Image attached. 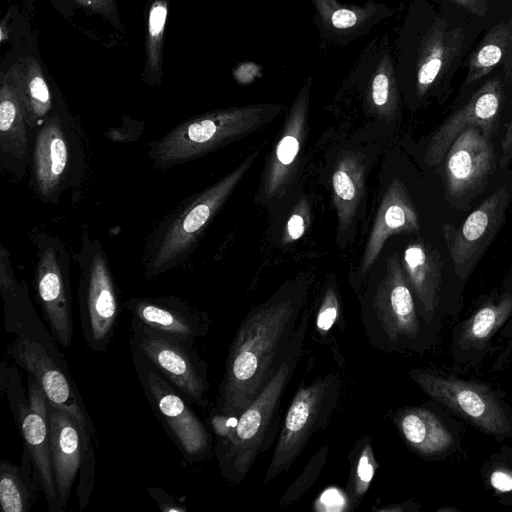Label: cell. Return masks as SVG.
<instances>
[{
  "label": "cell",
  "mask_w": 512,
  "mask_h": 512,
  "mask_svg": "<svg viewBox=\"0 0 512 512\" xmlns=\"http://www.w3.org/2000/svg\"><path fill=\"white\" fill-rule=\"evenodd\" d=\"M306 296L280 290L250 309L231 342L214 411L237 418L273 376L299 324Z\"/></svg>",
  "instance_id": "cell-1"
},
{
  "label": "cell",
  "mask_w": 512,
  "mask_h": 512,
  "mask_svg": "<svg viewBox=\"0 0 512 512\" xmlns=\"http://www.w3.org/2000/svg\"><path fill=\"white\" fill-rule=\"evenodd\" d=\"M309 321L310 314L303 310L288 351L273 376L226 433L217 438L215 456L220 472L233 484L245 479L272 442L281 399L300 361Z\"/></svg>",
  "instance_id": "cell-2"
},
{
  "label": "cell",
  "mask_w": 512,
  "mask_h": 512,
  "mask_svg": "<svg viewBox=\"0 0 512 512\" xmlns=\"http://www.w3.org/2000/svg\"><path fill=\"white\" fill-rule=\"evenodd\" d=\"M278 110L275 105H250L189 119L152 142L148 157L158 169H169L189 162L259 129Z\"/></svg>",
  "instance_id": "cell-3"
},
{
  "label": "cell",
  "mask_w": 512,
  "mask_h": 512,
  "mask_svg": "<svg viewBox=\"0 0 512 512\" xmlns=\"http://www.w3.org/2000/svg\"><path fill=\"white\" fill-rule=\"evenodd\" d=\"M422 317L397 255L361 300L365 336L377 350L393 353L414 348L422 334Z\"/></svg>",
  "instance_id": "cell-4"
},
{
  "label": "cell",
  "mask_w": 512,
  "mask_h": 512,
  "mask_svg": "<svg viewBox=\"0 0 512 512\" xmlns=\"http://www.w3.org/2000/svg\"><path fill=\"white\" fill-rule=\"evenodd\" d=\"M258 151L164 220L153 235L146 258V275L156 277L182 263L200 235L253 165Z\"/></svg>",
  "instance_id": "cell-5"
},
{
  "label": "cell",
  "mask_w": 512,
  "mask_h": 512,
  "mask_svg": "<svg viewBox=\"0 0 512 512\" xmlns=\"http://www.w3.org/2000/svg\"><path fill=\"white\" fill-rule=\"evenodd\" d=\"M79 316L86 345L104 352L114 336L120 311L118 290L107 255L97 238L84 232L76 255Z\"/></svg>",
  "instance_id": "cell-6"
},
{
  "label": "cell",
  "mask_w": 512,
  "mask_h": 512,
  "mask_svg": "<svg viewBox=\"0 0 512 512\" xmlns=\"http://www.w3.org/2000/svg\"><path fill=\"white\" fill-rule=\"evenodd\" d=\"M340 393L341 383L336 373L323 375L308 385L299 386L279 431L264 483L286 472L312 436L326 427Z\"/></svg>",
  "instance_id": "cell-7"
},
{
  "label": "cell",
  "mask_w": 512,
  "mask_h": 512,
  "mask_svg": "<svg viewBox=\"0 0 512 512\" xmlns=\"http://www.w3.org/2000/svg\"><path fill=\"white\" fill-rule=\"evenodd\" d=\"M83 154L76 128L52 115L34 131L30 184L45 203H57L61 194L83 176Z\"/></svg>",
  "instance_id": "cell-8"
},
{
  "label": "cell",
  "mask_w": 512,
  "mask_h": 512,
  "mask_svg": "<svg viewBox=\"0 0 512 512\" xmlns=\"http://www.w3.org/2000/svg\"><path fill=\"white\" fill-rule=\"evenodd\" d=\"M130 327L134 351L147 359L189 403L206 407L208 366L193 344L154 329L135 317H132Z\"/></svg>",
  "instance_id": "cell-9"
},
{
  "label": "cell",
  "mask_w": 512,
  "mask_h": 512,
  "mask_svg": "<svg viewBox=\"0 0 512 512\" xmlns=\"http://www.w3.org/2000/svg\"><path fill=\"white\" fill-rule=\"evenodd\" d=\"M133 358L152 410L186 460L195 463L206 458L212 448L211 435L188 400L142 355L134 351Z\"/></svg>",
  "instance_id": "cell-10"
},
{
  "label": "cell",
  "mask_w": 512,
  "mask_h": 512,
  "mask_svg": "<svg viewBox=\"0 0 512 512\" xmlns=\"http://www.w3.org/2000/svg\"><path fill=\"white\" fill-rule=\"evenodd\" d=\"M34 242L36 297L53 339L67 348L74 332L69 255L65 244L56 236L38 233Z\"/></svg>",
  "instance_id": "cell-11"
},
{
  "label": "cell",
  "mask_w": 512,
  "mask_h": 512,
  "mask_svg": "<svg viewBox=\"0 0 512 512\" xmlns=\"http://www.w3.org/2000/svg\"><path fill=\"white\" fill-rule=\"evenodd\" d=\"M410 376L428 396L483 432L495 436L511 432L504 408L487 387L424 370L414 369Z\"/></svg>",
  "instance_id": "cell-12"
},
{
  "label": "cell",
  "mask_w": 512,
  "mask_h": 512,
  "mask_svg": "<svg viewBox=\"0 0 512 512\" xmlns=\"http://www.w3.org/2000/svg\"><path fill=\"white\" fill-rule=\"evenodd\" d=\"M8 354L37 381L48 402L72 416L96 442L89 414L63 358L53 354L43 344L24 336L16 337L8 346Z\"/></svg>",
  "instance_id": "cell-13"
},
{
  "label": "cell",
  "mask_w": 512,
  "mask_h": 512,
  "mask_svg": "<svg viewBox=\"0 0 512 512\" xmlns=\"http://www.w3.org/2000/svg\"><path fill=\"white\" fill-rule=\"evenodd\" d=\"M512 188L502 185L473 210L459 228L444 224L443 234L456 274L465 281L505 221Z\"/></svg>",
  "instance_id": "cell-14"
},
{
  "label": "cell",
  "mask_w": 512,
  "mask_h": 512,
  "mask_svg": "<svg viewBox=\"0 0 512 512\" xmlns=\"http://www.w3.org/2000/svg\"><path fill=\"white\" fill-rule=\"evenodd\" d=\"M11 409L21 431L24 446L27 448L37 479L45 494L51 512H62L50 457V433L48 420V400L37 383L28 375V399L22 394L7 388Z\"/></svg>",
  "instance_id": "cell-15"
},
{
  "label": "cell",
  "mask_w": 512,
  "mask_h": 512,
  "mask_svg": "<svg viewBox=\"0 0 512 512\" xmlns=\"http://www.w3.org/2000/svg\"><path fill=\"white\" fill-rule=\"evenodd\" d=\"M496 165L490 138L477 127L465 129L446 154L445 194L455 206H466L480 193Z\"/></svg>",
  "instance_id": "cell-16"
},
{
  "label": "cell",
  "mask_w": 512,
  "mask_h": 512,
  "mask_svg": "<svg viewBox=\"0 0 512 512\" xmlns=\"http://www.w3.org/2000/svg\"><path fill=\"white\" fill-rule=\"evenodd\" d=\"M504 99L500 77L488 79L461 109L448 117L434 132L427 146L425 163L428 166L438 165L455 139L467 128L477 127L486 137L491 138L497 130Z\"/></svg>",
  "instance_id": "cell-17"
},
{
  "label": "cell",
  "mask_w": 512,
  "mask_h": 512,
  "mask_svg": "<svg viewBox=\"0 0 512 512\" xmlns=\"http://www.w3.org/2000/svg\"><path fill=\"white\" fill-rule=\"evenodd\" d=\"M50 457L59 504L64 510L84 453L95 440L65 411L48 404Z\"/></svg>",
  "instance_id": "cell-18"
},
{
  "label": "cell",
  "mask_w": 512,
  "mask_h": 512,
  "mask_svg": "<svg viewBox=\"0 0 512 512\" xmlns=\"http://www.w3.org/2000/svg\"><path fill=\"white\" fill-rule=\"evenodd\" d=\"M126 307L144 324L191 344L204 337L211 326L204 311L175 296L131 298Z\"/></svg>",
  "instance_id": "cell-19"
},
{
  "label": "cell",
  "mask_w": 512,
  "mask_h": 512,
  "mask_svg": "<svg viewBox=\"0 0 512 512\" xmlns=\"http://www.w3.org/2000/svg\"><path fill=\"white\" fill-rule=\"evenodd\" d=\"M29 131L23 95L4 86L0 102V164L16 179L26 174L30 164Z\"/></svg>",
  "instance_id": "cell-20"
},
{
  "label": "cell",
  "mask_w": 512,
  "mask_h": 512,
  "mask_svg": "<svg viewBox=\"0 0 512 512\" xmlns=\"http://www.w3.org/2000/svg\"><path fill=\"white\" fill-rule=\"evenodd\" d=\"M418 214L400 181L394 180L380 203L372 231L361 261L365 275L377 260L386 240L398 233L417 232Z\"/></svg>",
  "instance_id": "cell-21"
},
{
  "label": "cell",
  "mask_w": 512,
  "mask_h": 512,
  "mask_svg": "<svg viewBox=\"0 0 512 512\" xmlns=\"http://www.w3.org/2000/svg\"><path fill=\"white\" fill-rule=\"evenodd\" d=\"M465 47L460 28L437 22L424 39L417 72L418 92L425 94L456 68Z\"/></svg>",
  "instance_id": "cell-22"
},
{
  "label": "cell",
  "mask_w": 512,
  "mask_h": 512,
  "mask_svg": "<svg viewBox=\"0 0 512 512\" xmlns=\"http://www.w3.org/2000/svg\"><path fill=\"white\" fill-rule=\"evenodd\" d=\"M402 266L425 323L435 316L442 283L443 262L440 253L430 246L415 242L406 247Z\"/></svg>",
  "instance_id": "cell-23"
},
{
  "label": "cell",
  "mask_w": 512,
  "mask_h": 512,
  "mask_svg": "<svg viewBox=\"0 0 512 512\" xmlns=\"http://www.w3.org/2000/svg\"><path fill=\"white\" fill-rule=\"evenodd\" d=\"M395 423L407 445L421 456L441 455L454 443L444 423L426 408L401 409L395 415Z\"/></svg>",
  "instance_id": "cell-24"
},
{
  "label": "cell",
  "mask_w": 512,
  "mask_h": 512,
  "mask_svg": "<svg viewBox=\"0 0 512 512\" xmlns=\"http://www.w3.org/2000/svg\"><path fill=\"white\" fill-rule=\"evenodd\" d=\"M306 96L301 95L291 110L282 137L267 166L263 180V190L267 198L274 196L285 184L294 163L304 133L306 121Z\"/></svg>",
  "instance_id": "cell-25"
},
{
  "label": "cell",
  "mask_w": 512,
  "mask_h": 512,
  "mask_svg": "<svg viewBox=\"0 0 512 512\" xmlns=\"http://www.w3.org/2000/svg\"><path fill=\"white\" fill-rule=\"evenodd\" d=\"M33 463L24 447L20 466L2 460L0 464V504L4 512H27L42 490L39 481L32 476Z\"/></svg>",
  "instance_id": "cell-26"
},
{
  "label": "cell",
  "mask_w": 512,
  "mask_h": 512,
  "mask_svg": "<svg viewBox=\"0 0 512 512\" xmlns=\"http://www.w3.org/2000/svg\"><path fill=\"white\" fill-rule=\"evenodd\" d=\"M511 53L512 14L492 26L472 53L463 86L466 87L484 78Z\"/></svg>",
  "instance_id": "cell-27"
},
{
  "label": "cell",
  "mask_w": 512,
  "mask_h": 512,
  "mask_svg": "<svg viewBox=\"0 0 512 512\" xmlns=\"http://www.w3.org/2000/svg\"><path fill=\"white\" fill-rule=\"evenodd\" d=\"M363 166L355 155L347 154L337 164L333 176V200L338 213L339 229L353 219L363 193Z\"/></svg>",
  "instance_id": "cell-28"
},
{
  "label": "cell",
  "mask_w": 512,
  "mask_h": 512,
  "mask_svg": "<svg viewBox=\"0 0 512 512\" xmlns=\"http://www.w3.org/2000/svg\"><path fill=\"white\" fill-rule=\"evenodd\" d=\"M512 312V295L505 294L497 304L481 307L465 323L459 343L463 348L480 347L504 324Z\"/></svg>",
  "instance_id": "cell-29"
},
{
  "label": "cell",
  "mask_w": 512,
  "mask_h": 512,
  "mask_svg": "<svg viewBox=\"0 0 512 512\" xmlns=\"http://www.w3.org/2000/svg\"><path fill=\"white\" fill-rule=\"evenodd\" d=\"M350 471L347 494L353 507L358 506L365 496L378 467L372 440L365 436L357 440L350 456Z\"/></svg>",
  "instance_id": "cell-30"
},
{
  "label": "cell",
  "mask_w": 512,
  "mask_h": 512,
  "mask_svg": "<svg viewBox=\"0 0 512 512\" xmlns=\"http://www.w3.org/2000/svg\"><path fill=\"white\" fill-rule=\"evenodd\" d=\"M343 330L339 296L333 286L323 294L315 315V332L320 342H330L334 332Z\"/></svg>",
  "instance_id": "cell-31"
},
{
  "label": "cell",
  "mask_w": 512,
  "mask_h": 512,
  "mask_svg": "<svg viewBox=\"0 0 512 512\" xmlns=\"http://www.w3.org/2000/svg\"><path fill=\"white\" fill-rule=\"evenodd\" d=\"M328 453V444L319 448L282 495L279 501L280 506H287L296 502L311 488L325 466Z\"/></svg>",
  "instance_id": "cell-32"
},
{
  "label": "cell",
  "mask_w": 512,
  "mask_h": 512,
  "mask_svg": "<svg viewBox=\"0 0 512 512\" xmlns=\"http://www.w3.org/2000/svg\"><path fill=\"white\" fill-rule=\"evenodd\" d=\"M96 468V455L94 442H90L81 463L79 483L77 487V496L79 509L83 510L86 506L94 484Z\"/></svg>",
  "instance_id": "cell-33"
},
{
  "label": "cell",
  "mask_w": 512,
  "mask_h": 512,
  "mask_svg": "<svg viewBox=\"0 0 512 512\" xmlns=\"http://www.w3.org/2000/svg\"><path fill=\"white\" fill-rule=\"evenodd\" d=\"M151 497L158 504L160 510L164 512H183L186 511V506L182 502H178L176 498L168 494L161 488L151 487L148 489Z\"/></svg>",
  "instance_id": "cell-34"
},
{
  "label": "cell",
  "mask_w": 512,
  "mask_h": 512,
  "mask_svg": "<svg viewBox=\"0 0 512 512\" xmlns=\"http://www.w3.org/2000/svg\"><path fill=\"white\" fill-rule=\"evenodd\" d=\"M390 96V81L385 73H378L372 83V99L377 107L386 106Z\"/></svg>",
  "instance_id": "cell-35"
},
{
  "label": "cell",
  "mask_w": 512,
  "mask_h": 512,
  "mask_svg": "<svg viewBox=\"0 0 512 512\" xmlns=\"http://www.w3.org/2000/svg\"><path fill=\"white\" fill-rule=\"evenodd\" d=\"M357 14L349 9H338L331 16L332 25L338 29L352 27L357 22Z\"/></svg>",
  "instance_id": "cell-36"
},
{
  "label": "cell",
  "mask_w": 512,
  "mask_h": 512,
  "mask_svg": "<svg viewBox=\"0 0 512 512\" xmlns=\"http://www.w3.org/2000/svg\"><path fill=\"white\" fill-rule=\"evenodd\" d=\"M166 8L160 4H156L150 12L149 30L152 36H157L163 29L166 19Z\"/></svg>",
  "instance_id": "cell-37"
},
{
  "label": "cell",
  "mask_w": 512,
  "mask_h": 512,
  "mask_svg": "<svg viewBox=\"0 0 512 512\" xmlns=\"http://www.w3.org/2000/svg\"><path fill=\"white\" fill-rule=\"evenodd\" d=\"M491 485L498 491L512 490V473L505 470H496L490 476Z\"/></svg>",
  "instance_id": "cell-38"
},
{
  "label": "cell",
  "mask_w": 512,
  "mask_h": 512,
  "mask_svg": "<svg viewBox=\"0 0 512 512\" xmlns=\"http://www.w3.org/2000/svg\"><path fill=\"white\" fill-rule=\"evenodd\" d=\"M502 155L499 160L500 167H506L512 161V116L508 123L504 138L501 142Z\"/></svg>",
  "instance_id": "cell-39"
},
{
  "label": "cell",
  "mask_w": 512,
  "mask_h": 512,
  "mask_svg": "<svg viewBox=\"0 0 512 512\" xmlns=\"http://www.w3.org/2000/svg\"><path fill=\"white\" fill-rule=\"evenodd\" d=\"M305 231V223L302 215L295 213L287 222V233L291 240L300 239Z\"/></svg>",
  "instance_id": "cell-40"
},
{
  "label": "cell",
  "mask_w": 512,
  "mask_h": 512,
  "mask_svg": "<svg viewBox=\"0 0 512 512\" xmlns=\"http://www.w3.org/2000/svg\"><path fill=\"white\" fill-rule=\"evenodd\" d=\"M458 6L476 16H485L488 10V0H451Z\"/></svg>",
  "instance_id": "cell-41"
}]
</instances>
